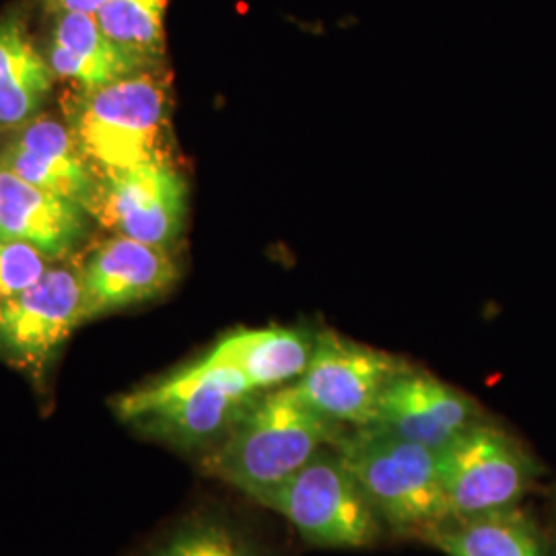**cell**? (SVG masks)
I'll return each instance as SVG.
<instances>
[{"label": "cell", "instance_id": "cell-1", "mask_svg": "<svg viewBox=\"0 0 556 556\" xmlns=\"http://www.w3.org/2000/svg\"><path fill=\"white\" fill-rule=\"evenodd\" d=\"M264 392L213 346L178 369L112 400V413L137 438L194 464L217 447Z\"/></svg>", "mask_w": 556, "mask_h": 556}, {"label": "cell", "instance_id": "cell-2", "mask_svg": "<svg viewBox=\"0 0 556 556\" xmlns=\"http://www.w3.org/2000/svg\"><path fill=\"white\" fill-rule=\"evenodd\" d=\"M349 429L321 417L293 383L260 394L217 447L197 462L202 477L248 501L299 472Z\"/></svg>", "mask_w": 556, "mask_h": 556}, {"label": "cell", "instance_id": "cell-3", "mask_svg": "<svg viewBox=\"0 0 556 556\" xmlns=\"http://www.w3.org/2000/svg\"><path fill=\"white\" fill-rule=\"evenodd\" d=\"M337 450L386 532L422 540L450 519L438 452L376 427L349 429Z\"/></svg>", "mask_w": 556, "mask_h": 556}, {"label": "cell", "instance_id": "cell-4", "mask_svg": "<svg viewBox=\"0 0 556 556\" xmlns=\"http://www.w3.org/2000/svg\"><path fill=\"white\" fill-rule=\"evenodd\" d=\"M68 128L98 176L167 157L169 77L161 66L80 91Z\"/></svg>", "mask_w": 556, "mask_h": 556}, {"label": "cell", "instance_id": "cell-5", "mask_svg": "<svg viewBox=\"0 0 556 556\" xmlns=\"http://www.w3.org/2000/svg\"><path fill=\"white\" fill-rule=\"evenodd\" d=\"M252 503L282 517L299 536L318 548H371L386 534L337 445L321 450L293 477Z\"/></svg>", "mask_w": 556, "mask_h": 556}, {"label": "cell", "instance_id": "cell-6", "mask_svg": "<svg viewBox=\"0 0 556 556\" xmlns=\"http://www.w3.org/2000/svg\"><path fill=\"white\" fill-rule=\"evenodd\" d=\"M546 466L507 425L482 417L439 452L450 517L495 514L523 505Z\"/></svg>", "mask_w": 556, "mask_h": 556}, {"label": "cell", "instance_id": "cell-7", "mask_svg": "<svg viewBox=\"0 0 556 556\" xmlns=\"http://www.w3.org/2000/svg\"><path fill=\"white\" fill-rule=\"evenodd\" d=\"M80 326V264L54 262L40 282L0 303V361L48 397L54 363Z\"/></svg>", "mask_w": 556, "mask_h": 556}, {"label": "cell", "instance_id": "cell-8", "mask_svg": "<svg viewBox=\"0 0 556 556\" xmlns=\"http://www.w3.org/2000/svg\"><path fill=\"white\" fill-rule=\"evenodd\" d=\"M406 367L404 358L321 330L307 369L293 386L321 417L363 429L376 420L386 388Z\"/></svg>", "mask_w": 556, "mask_h": 556}, {"label": "cell", "instance_id": "cell-9", "mask_svg": "<svg viewBox=\"0 0 556 556\" xmlns=\"http://www.w3.org/2000/svg\"><path fill=\"white\" fill-rule=\"evenodd\" d=\"M188 186L169 157L100 178L91 217L124 238L172 248L184 229Z\"/></svg>", "mask_w": 556, "mask_h": 556}, {"label": "cell", "instance_id": "cell-10", "mask_svg": "<svg viewBox=\"0 0 556 556\" xmlns=\"http://www.w3.org/2000/svg\"><path fill=\"white\" fill-rule=\"evenodd\" d=\"M178 278V262L167 248L124 236L108 239L80 264L83 326L165 298Z\"/></svg>", "mask_w": 556, "mask_h": 556}, {"label": "cell", "instance_id": "cell-11", "mask_svg": "<svg viewBox=\"0 0 556 556\" xmlns=\"http://www.w3.org/2000/svg\"><path fill=\"white\" fill-rule=\"evenodd\" d=\"M482 417L475 397L408 365L386 388L369 427L439 454Z\"/></svg>", "mask_w": 556, "mask_h": 556}, {"label": "cell", "instance_id": "cell-12", "mask_svg": "<svg viewBox=\"0 0 556 556\" xmlns=\"http://www.w3.org/2000/svg\"><path fill=\"white\" fill-rule=\"evenodd\" d=\"M0 165L41 190L75 200L89 213L98 199L100 176L83 160L68 124L38 116L17 128L0 151Z\"/></svg>", "mask_w": 556, "mask_h": 556}, {"label": "cell", "instance_id": "cell-13", "mask_svg": "<svg viewBox=\"0 0 556 556\" xmlns=\"http://www.w3.org/2000/svg\"><path fill=\"white\" fill-rule=\"evenodd\" d=\"M91 213L75 200L41 190L0 165V241H25L62 262L89 233Z\"/></svg>", "mask_w": 556, "mask_h": 556}, {"label": "cell", "instance_id": "cell-14", "mask_svg": "<svg viewBox=\"0 0 556 556\" xmlns=\"http://www.w3.org/2000/svg\"><path fill=\"white\" fill-rule=\"evenodd\" d=\"M128 556L278 555L243 514L219 501H200L165 521Z\"/></svg>", "mask_w": 556, "mask_h": 556}, {"label": "cell", "instance_id": "cell-15", "mask_svg": "<svg viewBox=\"0 0 556 556\" xmlns=\"http://www.w3.org/2000/svg\"><path fill=\"white\" fill-rule=\"evenodd\" d=\"M48 62L54 77L75 83L80 91L101 89L140 71L161 66L119 46L103 31L98 15L85 13L59 15Z\"/></svg>", "mask_w": 556, "mask_h": 556}, {"label": "cell", "instance_id": "cell-16", "mask_svg": "<svg viewBox=\"0 0 556 556\" xmlns=\"http://www.w3.org/2000/svg\"><path fill=\"white\" fill-rule=\"evenodd\" d=\"M422 542L445 556H556L555 538L523 505L484 516L450 517Z\"/></svg>", "mask_w": 556, "mask_h": 556}, {"label": "cell", "instance_id": "cell-17", "mask_svg": "<svg viewBox=\"0 0 556 556\" xmlns=\"http://www.w3.org/2000/svg\"><path fill=\"white\" fill-rule=\"evenodd\" d=\"M318 332L293 326L239 328L213 349L231 361L260 392L295 383L309 365Z\"/></svg>", "mask_w": 556, "mask_h": 556}, {"label": "cell", "instance_id": "cell-18", "mask_svg": "<svg viewBox=\"0 0 556 556\" xmlns=\"http://www.w3.org/2000/svg\"><path fill=\"white\" fill-rule=\"evenodd\" d=\"M52 83L50 62L41 56L25 23L17 15L0 21V128H21L38 118Z\"/></svg>", "mask_w": 556, "mask_h": 556}, {"label": "cell", "instance_id": "cell-19", "mask_svg": "<svg viewBox=\"0 0 556 556\" xmlns=\"http://www.w3.org/2000/svg\"><path fill=\"white\" fill-rule=\"evenodd\" d=\"M169 0H108L98 13L103 31L140 59L161 64Z\"/></svg>", "mask_w": 556, "mask_h": 556}, {"label": "cell", "instance_id": "cell-20", "mask_svg": "<svg viewBox=\"0 0 556 556\" xmlns=\"http://www.w3.org/2000/svg\"><path fill=\"white\" fill-rule=\"evenodd\" d=\"M54 262L25 241H0V303L17 298L48 273Z\"/></svg>", "mask_w": 556, "mask_h": 556}, {"label": "cell", "instance_id": "cell-21", "mask_svg": "<svg viewBox=\"0 0 556 556\" xmlns=\"http://www.w3.org/2000/svg\"><path fill=\"white\" fill-rule=\"evenodd\" d=\"M108 0H46V4L56 11L59 15L62 13H85V15H98L101 9L105 7Z\"/></svg>", "mask_w": 556, "mask_h": 556}, {"label": "cell", "instance_id": "cell-22", "mask_svg": "<svg viewBox=\"0 0 556 556\" xmlns=\"http://www.w3.org/2000/svg\"><path fill=\"white\" fill-rule=\"evenodd\" d=\"M548 509H551V519H553V536L556 538V484L548 493Z\"/></svg>", "mask_w": 556, "mask_h": 556}, {"label": "cell", "instance_id": "cell-23", "mask_svg": "<svg viewBox=\"0 0 556 556\" xmlns=\"http://www.w3.org/2000/svg\"><path fill=\"white\" fill-rule=\"evenodd\" d=\"M553 538H555V536H553ZM555 542H556V538H555Z\"/></svg>", "mask_w": 556, "mask_h": 556}]
</instances>
